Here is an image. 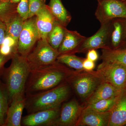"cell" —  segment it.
<instances>
[{
	"mask_svg": "<svg viewBox=\"0 0 126 126\" xmlns=\"http://www.w3.org/2000/svg\"><path fill=\"white\" fill-rule=\"evenodd\" d=\"M70 74L69 70L64 64L57 61L46 67L32 70L25 93L28 95L53 88L67 80Z\"/></svg>",
	"mask_w": 126,
	"mask_h": 126,
	"instance_id": "obj_1",
	"label": "cell"
},
{
	"mask_svg": "<svg viewBox=\"0 0 126 126\" xmlns=\"http://www.w3.org/2000/svg\"><path fill=\"white\" fill-rule=\"evenodd\" d=\"M11 60L10 65L4 72L9 103L15 97L25 94L26 83L31 71L26 57L17 53Z\"/></svg>",
	"mask_w": 126,
	"mask_h": 126,
	"instance_id": "obj_2",
	"label": "cell"
},
{
	"mask_svg": "<svg viewBox=\"0 0 126 126\" xmlns=\"http://www.w3.org/2000/svg\"><path fill=\"white\" fill-rule=\"evenodd\" d=\"M70 93L69 86L61 84L44 92L27 95L25 108L29 113L61 106Z\"/></svg>",
	"mask_w": 126,
	"mask_h": 126,
	"instance_id": "obj_3",
	"label": "cell"
},
{
	"mask_svg": "<svg viewBox=\"0 0 126 126\" xmlns=\"http://www.w3.org/2000/svg\"><path fill=\"white\" fill-rule=\"evenodd\" d=\"M59 55L58 50L50 45L47 39H39L26 57L32 70L52 64Z\"/></svg>",
	"mask_w": 126,
	"mask_h": 126,
	"instance_id": "obj_4",
	"label": "cell"
},
{
	"mask_svg": "<svg viewBox=\"0 0 126 126\" xmlns=\"http://www.w3.org/2000/svg\"><path fill=\"white\" fill-rule=\"evenodd\" d=\"M101 80L111 84L120 90L126 87V67L103 62L98 66L95 72H90Z\"/></svg>",
	"mask_w": 126,
	"mask_h": 126,
	"instance_id": "obj_5",
	"label": "cell"
},
{
	"mask_svg": "<svg viewBox=\"0 0 126 126\" xmlns=\"http://www.w3.org/2000/svg\"><path fill=\"white\" fill-rule=\"evenodd\" d=\"M39 39L35 16L25 20L18 41V53L26 56L31 52Z\"/></svg>",
	"mask_w": 126,
	"mask_h": 126,
	"instance_id": "obj_6",
	"label": "cell"
},
{
	"mask_svg": "<svg viewBox=\"0 0 126 126\" xmlns=\"http://www.w3.org/2000/svg\"><path fill=\"white\" fill-rule=\"evenodd\" d=\"M95 16L100 24L116 18L126 19V4L118 0H102L98 2Z\"/></svg>",
	"mask_w": 126,
	"mask_h": 126,
	"instance_id": "obj_7",
	"label": "cell"
},
{
	"mask_svg": "<svg viewBox=\"0 0 126 126\" xmlns=\"http://www.w3.org/2000/svg\"><path fill=\"white\" fill-rule=\"evenodd\" d=\"M111 21L101 24L98 31L92 36L86 38L79 47L77 52L84 53L90 49L110 48Z\"/></svg>",
	"mask_w": 126,
	"mask_h": 126,
	"instance_id": "obj_8",
	"label": "cell"
},
{
	"mask_svg": "<svg viewBox=\"0 0 126 126\" xmlns=\"http://www.w3.org/2000/svg\"><path fill=\"white\" fill-rule=\"evenodd\" d=\"M67 80L72 83L76 92L83 99L89 97L102 81L90 72L79 77L70 75Z\"/></svg>",
	"mask_w": 126,
	"mask_h": 126,
	"instance_id": "obj_9",
	"label": "cell"
},
{
	"mask_svg": "<svg viewBox=\"0 0 126 126\" xmlns=\"http://www.w3.org/2000/svg\"><path fill=\"white\" fill-rule=\"evenodd\" d=\"M61 106L29 113L22 118L21 125L24 126H52L58 117Z\"/></svg>",
	"mask_w": 126,
	"mask_h": 126,
	"instance_id": "obj_10",
	"label": "cell"
},
{
	"mask_svg": "<svg viewBox=\"0 0 126 126\" xmlns=\"http://www.w3.org/2000/svg\"><path fill=\"white\" fill-rule=\"evenodd\" d=\"M82 110L75 99L65 103L60 109L58 117L52 126H76Z\"/></svg>",
	"mask_w": 126,
	"mask_h": 126,
	"instance_id": "obj_11",
	"label": "cell"
},
{
	"mask_svg": "<svg viewBox=\"0 0 126 126\" xmlns=\"http://www.w3.org/2000/svg\"><path fill=\"white\" fill-rule=\"evenodd\" d=\"M111 112H102L87 106L82 110L76 126H108Z\"/></svg>",
	"mask_w": 126,
	"mask_h": 126,
	"instance_id": "obj_12",
	"label": "cell"
},
{
	"mask_svg": "<svg viewBox=\"0 0 126 126\" xmlns=\"http://www.w3.org/2000/svg\"><path fill=\"white\" fill-rule=\"evenodd\" d=\"M25 94L15 97L11 102L6 114L4 126H20L23 110L25 108Z\"/></svg>",
	"mask_w": 126,
	"mask_h": 126,
	"instance_id": "obj_13",
	"label": "cell"
},
{
	"mask_svg": "<svg viewBox=\"0 0 126 126\" xmlns=\"http://www.w3.org/2000/svg\"><path fill=\"white\" fill-rule=\"evenodd\" d=\"M35 16L39 39H47L56 21L47 5Z\"/></svg>",
	"mask_w": 126,
	"mask_h": 126,
	"instance_id": "obj_14",
	"label": "cell"
},
{
	"mask_svg": "<svg viewBox=\"0 0 126 126\" xmlns=\"http://www.w3.org/2000/svg\"><path fill=\"white\" fill-rule=\"evenodd\" d=\"M87 37L77 31L66 29L65 35L61 45L58 49L59 55L74 54Z\"/></svg>",
	"mask_w": 126,
	"mask_h": 126,
	"instance_id": "obj_15",
	"label": "cell"
},
{
	"mask_svg": "<svg viewBox=\"0 0 126 126\" xmlns=\"http://www.w3.org/2000/svg\"><path fill=\"white\" fill-rule=\"evenodd\" d=\"M108 126H126V89H124L119 98L110 111Z\"/></svg>",
	"mask_w": 126,
	"mask_h": 126,
	"instance_id": "obj_16",
	"label": "cell"
},
{
	"mask_svg": "<svg viewBox=\"0 0 126 126\" xmlns=\"http://www.w3.org/2000/svg\"><path fill=\"white\" fill-rule=\"evenodd\" d=\"M123 90H120L108 83L102 81L89 97L88 105L102 99H108L118 96Z\"/></svg>",
	"mask_w": 126,
	"mask_h": 126,
	"instance_id": "obj_17",
	"label": "cell"
},
{
	"mask_svg": "<svg viewBox=\"0 0 126 126\" xmlns=\"http://www.w3.org/2000/svg\"><path fill=\"white\" fill-rule=\"evenodd\" d=\"M48 7L56 21L67 27L71 21L72 16L64 6L61 0H50Z\"/></svg>",
	"mask_w": 126,
	"mask_h": 126,
	"instance_id": "obj_18",
	"label": "cell"
},
{
	"mask_svg": "<svg viewBox=\"0 0 126 126\" xmlns=\"http://www.w3.org/2000/svg\"><path fill=\"white\" fill-rule=\"evenodd\" d=\"M101 58L103 62L120 64L126 67V48L102 49Z\"/></svg>",
	"mask_w": 126,
	"mask_h": 126,
	"instance_id": "obj_19",
	"label": "cell"
},
{
	"mask_svg": "<svg viewBox=\"0 0 126 126\" xmlns=\"http://www.w3.org/2000/svg\"><path fill=\"white\" fill-rule=\"evenodd\" d=\"M24 21L17 11L12 14L5 23L6 25V35L12 36L18 41Z\"/></svg>",
	"mask_w": 126,
	"mask_h": 126,
	"instance_id": "obj_20",
	"label": "cell"
},
{
	"mask_svg": "<svg viewBox=\"0 0 126 126\" xmlns=\"http://www.w3.org/2000/svg\"><path fill=\"white\" fill-rule=\"evenodd\" d=\"M66 29V27L56 21L47 37V41L50 45L58 51L64 37Z\"/></svg>",
	"mask_w": 126,
	"mask_h": 126,
	"instance_id": "obj_21",
	"label": "cell"
},
{
	"mask_svg": "<svg viewBox=\"0 0 126 126\" xmlns=\"http://www.w3.org/2000/svg\"><path fill=\"white\" fill-rule=\"evenodd\" d=\"M111 31L110 38V47L111 49H116L122 41L124 29L122 23L116 19L111 21Z\"/></svg>",
	"mask_w": 126,
	"mask_h": 126,
	"instance_id": "obj_22",
	"label": "cell"
},
{
	"mask_svg": "<svg viewBox=\"0 0 126 126\" xmlns=\"http://www.w3.org/2000/svg\"><path fill=\"white\" fill-rule=\"evenodd\" d=\"M84 59L74 54H63L59 55L56 61L76 70H84L83 63Z\"/></svg>",
	"mask_w": 126,
	"mask_h": 126,
	"instance_id": "obj_23",
	"label": "cell"
},
{
	"mask_svg": "<svg viewBox=\"0 0 126 126\" xmlns=\"http://www.w3.org/2000/svg\"><path fill=\"white\" fill-rule=\"evenodd\" d=\"M9 97L5 84L0 81V126H4L5 116L9 108Z\"/></svg>",
	"mask_w": 126,
	"mask_h": 126,
	"instance_id": "obj_24",
	"label": "cell"
},
{
	"mask_svg": "<svg viewBox=\"0 0 126 126\" xmlns=\"http://www.w3.org/2000/svg\"><path fill=\"white\" fill-rule=\"evenodd\" d=\"M120 94L116 96L100 100L92 104L88 105L87 106L98 111L102 112L109 111L111 110L116 104Z\"/></svg>",
	"mask_w": 126,
	"mask_h": 126,
	"instance_id": "obj_25",
	"label": "cell"
},
{
	"mask_svg": "<svg viewBox=\"0 0 126 126\" xmlns=\"http://www.w3.org/2000/svg\"><path fill=\"white\" fill-rule=\"evenodd\" d=\"M18 4L10 1H0V20L5 23L12 14L16 11Z\"/></svg>",
	"mask_w": 126,
	"mask_h": 126,
	"instance_id": "obj_26",
	"label": "cell"
},
{
	"mask_svg": "<svg viewBox=\"0 0 126 126\" xmlns=\"http://www.w3.org/2000/svg\"><path fill=\"white\" fill-rule=\"evenodd\" d=\"M46 5L45 0H29V18L36 15Z\"/></svg>",
	"mask_w": 126,
	"mask_h": 126,
	"instance_id": "obj_27",
	"label": "cell"
},
{
	"mask_svg": "<svg viewBox=\"0 0 126 126\" xmlns=\"http://www.w3.org/2000/svg\"><path fill=\"white\" fill-rule=\"evenodd\" d=\"M29 1L20 0L16 7V11L25 20L29 18Z\"/></svg>",
	"mask_w": 126,
	"mask_h": 126,
	"instance_id": "obj_28",
	"label": "cell"
},
{
	"mask_svg": "<svg viewBox=\"0 0 126 126\" xmlns=\"http://www.w3.org/2000/svg\"><path fill=\"white\" fill-rule=\"evenodd\" d=\"M2 44L8 46L18 49V41L15 39L13 37L9 35H6Z\"/></svg>",
	"mask_w": 126,
	"mask_h": 126,
	"instance_id": "obj_29",
	"label": "cell"
},
{
	"mask_svg": "<svg viewBox=\"0 0 126 126\" xmlns=\"http://www.w3.org/2000/svg\"><path fill=\"white\" fill-rule=\"evenodd\" d=\"M84 70L87 72H92L95 67V63L94 61L88 59H84L83 63Z\"/></svg>",
	"mask_w": 126,
	"mask_h": 126,
	"instance_id": "obj_30",
	"label": "cell"
},
{
	"mask_svg": "<svg viewBox=\"0 0 126 126\" xmlns=\"http://www.w3.org/2000/svg\"><path fill=\"white\" fill-rule=\"evenodd\" d=\"M6 35V25L5 22L0 20V47L2 45Z\"/></svg>",
	"mask_w": 126,
	"mask_h": 126,
	"instance_id": "obj_31",
	"label": "cell"
},
{
	"mask_svg": "<svg viewBox=\"0 0 126 126\" xmlns=\"http://www.w3.org/2000/svg\"><path fill=\"white\" fill-rule=\"evenodd\" d=\"M10 59H11V57L2 55L0 53V76L4 72L5 64Z\"/></svg>",
	"mask_w": 126,
	"mask_h": 126,
	"instance_id": "obj_32",
	"label": "cell"
},
{
	"mask_svg": "<svg viewBox=\"0 0 126 126\" xmlns=\"http://www.w3.org/2000/svg\"><path fill=\"white\" fill-rule=\"evenodd\" d=\"M87 58L95 62L98 59L99 56L96 50L95 49L89 50L87 52Z\"/></svg>",
	"mask_w": 126,
	"mask_h": 126,
	"instance_id": "obj_33",
	"label": "cell"
},
{
	"mask_svg": "<svg viewBox=\"0 0 126 126\" xmlns=\"http://www.w3.org/2000/svg\"><path fill=\"white\" fill-rule=\"evenodd\" d=\"M20 1V0H10L11 2L15 4H18Z\"/></svg>",
	"mask_w": 126,
	"mask_h": 126,
	"instance_id": "obj_34",
	"label": "cell"
},
{
	"mask_svg": "<svg viewBox=\"0 0 126 126\" xmlns=\"http://www.w3.org/2000/svg\"><path fill=\"white\" fill-rule=\"evenodd\" d=\"M0 1L2 2H7V1H10V0H0Z\"/></svg>",
	"mask_w": 126,
	"mask_h": 126,
	"instance_id": "obj_35",
	"label": "cell"
},
{
	"mask_svg": "<svg viewBox=\"0 0 126 126\" xmlns=\"http://www.w3.org/2000/svg\"><path fill=\"white\" fill-rule=\"evenodd\" d=\"M118 0L121 1H123L124 2V1H126V0Z\"/></svg>",
	"mask_w": 126,
	"mask_h": 126,
	"instance_id": "obj_36",
	"label": "cell"
},
{
	"mask_svg": "<svg viewBox=\"0 0 126 126\" xmlns=\"http://www.w3.org/2000/svg\"><path fill=\"white\" fill-rule=\"evenodd\" d=\"M98 2H99L100 1L102 0H96Z\"/></svg>",
	"mask_w": 126,
	"mask_h": 126,
	"instance_id": "obj_37",
	"label": "cell"
},
{
	"mask_svg": "<svg viewBox=\"0 0 126 126\" xmlns=\"http://www.w3.org/2000/svg\"><path fill=\"white\" fill-rule=\"evenodd\" d=\"M125 2V3H126V2Z\"/></svg>",
	"mask_w": 126,
	"mask_h": 126,
	"instance_id": "obj_38",
	"label": "cell"
}]
</instances>
